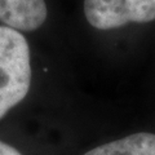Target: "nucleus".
Returning a JSON list of instances; mask_svg holds the SVG:
<instances>
[{"label":"nucleus","mask_w":155,"mask_h":155,"mask_svg":"<svg viewBox=\"0 0 155 155\" xmlns=\"http://www.w3.org/2000/svg\"><path fill=\"white\" fill-rule=\"evenodd\" d=\"M84 155H155V134L140 132L101 145Z\"/></svg>","instance_id":"nucleus-4"},{"label":"nucleus","mask_w":155,"mask_h":155,"mask_svg":"<svg viewBox=\"0 0 155 155\" xmlns=\"http://www.w3.org/2000/svg\"><path fill=\"white\" fill-rule=\"evenodd\" d=\"M30 61L26 38L14 28L0 26V119L28 93Z\"/></svg>","instance_id":"nucleus-1"},{"label":"nucleus","mask_w":155,"mask_h":155,"mask_svg":"<svg viewBox=\"0 0 155 155\" xmlns=\"http://www.w3.org/2000/svg\"><path fill=\"white\" fill-rule=\"evenodd\" d=\"M44 0H0V21L17 31H34L47 19Z\"/></svg>","instance_id":"nucleus-3"},{"label":"nucleus","mask_w":155,"mask_h":155,"mask_svg":"<svg viewBox=\"0 0 155 155\" xmlns=\"http://www.w3.org/2000/svg\"><path fill=\"white\" fill-rule=\"evenodd\" d=\"M0 155H22L17 149H14L11 145L0 141Z\"/></svg>","instance_id":"nucleus-5"},{"label":"nucleus","mask_w":155,"mask_h":155,"mask_svg":"<svg viewBox=\"0 0 155 155\" xmlns=\"http://www.w3.org/2000/svg\"><path fill=\"white\" fill-rule=\"evenodd\" d=\"M84 14L98 30L118 28L129 22L146 23L155 19V0H84Z\"/></svg>","instance_id":"nucleus-2"}]
</instances>
